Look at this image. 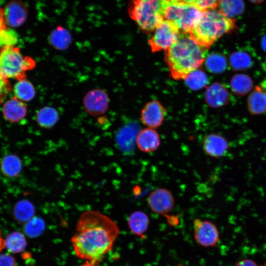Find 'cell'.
<instances>
[{
  "mask_svg": "<svg viewBox=\"0 0 266 266\" xmlns=\"http://www.w3.org/2000/svg\"><path fill=\"white\" fill-rule=\"evenodd\" d=\"M229 97L227 90L217 82L211 85L206 92L207 102L213 107H219L226 104L229 101Z\"/></svg>",
  "mask_w": 266,
  "mask_h": 266,
  "instance_id": "cell-16",
  "label": "cell"
},
{
  "mask_svg": "<svg viewBox=\"0 0 266 266\" xmlns=\"http://www.w3.org/2000/svg\"><path fill=\"white\" fill-rule=\"evenodd\" d=\"M18 41L17 33L10 28L0 31V49L8 46L15 45Z\"/></svg>",
  "mask_w": 266,
  "mask_h": 266,
  "instance_id": "cell-29",
  "label": "cell"
},
{
  "mask_svg": "<svg viewBox=\"0 0 266 266\" xmlns=\"http://www.w3.org/2000/svg\"><path fill=\"white\" fill-rule=\"evenodd\" d=\"M35 209L33 204L27 200H20L14 205L13 215L19 222L26 223L33 218Z\"/></svg>",
  "mask_w": 266,
  "mask_h": 266,
  "instance_id": "cell-23",
  "label": "cell"
},
{
  "mask_svg": "<svg viewBox=\"0 0 266 266\" xmlns=\"http://www.w3.org/2000/svg\"><path fill=\"white\" fill-rule=\"evenodd\" d=\"M5 247L10 252L17 253L26 247V240L24 235L19 232H13L5 239Z\"/></svg>",
  "mask_w": 266,
  "mask_h": 266,
  "instance_id": "cell-26",
  "label": "cell"
},
{
  "mask_svg": "<svg viewBox=\"0 0 266 266\" xmlns=\"http://www.w3.org/2000/svg\"><path fill=\"white\" fill-rule=\"evenodd\" d=\"M148 39V44L153 52L166 50L178 40L181 32L172 22L165 19L154 31Z\"/></svg>",
  "mask_w": 266,
  "mask_h": 266,
  "instance_id": "cell-7",
  "label": "cell"
},
{
  "mask_svg": "<svg viewBox=\"0 0 266 266\" xmlns=\"http://www.w3.org/2000/svg\"><path fill=\"white\" fill-rule=\"evenodd\" d=\"M44 223L40 218H33L26 222L25 226V231L27 234L33 236L40 232L44 228Z\"/></svg>",
  "mask_w": 266,
  "mask_h": 266,
  "instance_id": "cell-31",
  "label": "cell"
},
{
  "mask_svg": "<svg viewBox=\"0 0 266 266\" xmlns=\"http://www.w3.org/2000/svg\"><path fill=\"white\" fill-rule=\"evenodd\" d=\"M13 91L14 97L23 101L31 100L35 94L33 84L26 79L18 81L14 86Z\"/></svg>",
  "mask_w": 266,
  "mask_h": 266,
  "instance_id": "cell-25",
  "label": "cell"
},
{
  "mask_svg": "<svg viewBox=\"0 0 266 266\" xmlns=\"http://www.w3.org/2000/svg\"><path fill=\"white\" fill-rule=\"evenodd\" d=\"M207 49L189 33H181L176 42L165 51V59L171 77L185 79L203 64Z\"/></svg>",
  "mask_w": 266,
  "mask_h": 266,
  "instance_id": "cell-2",
  "label": "cell"
},
{
  "mask_svg": "<svg viewBox=\"0 0 266 266\" xmlns=\"http://www.w3.org/2000/svg\"><path fill=\"white\" fill-rule=\"evenodd\" d=\"M27 112V107L26 104L15 97L7 100L2 107L4 118L12 123H17L23 119Z\"/></svg>",
  "mask_w": 266,
  "mask_h": 266,
  "instance_id": "cell-15",
  "label": "cell"
},
{
  "mask_svg": "<svg viewBox=\"0 0 266 266\" xmlns=\"http://www.w3.org/2000/svg\"><path fill=\"white\" fill-rule=\"evenodd\" d=\"M6 26L4 9L0 7V31L6 29L7 28Z\"/></svg>",
  "mask_w": 266,
  "mask_h": 266,
  "instance_id": "cell-35",
  "label": "cell"
},
{
  "mask_svg": "<svg viewBox=\"0 0 266 266\" xmlns=\"http://www.w3.org/2000/svg\"><path fill=\"white\" fill-rule=\"evenodd\" d=\"M170 0H132L128 13L139 28L147 32L154 31L165 20Z\"/></svg>",
  "mask_w": 266,
  "mask_h": 266,
  "instance_id": "cell-4",
  "label": "cell"
},
{
  "mask_svg": "<svg viewBox=\"0 0 266 266\" xmlns=\"http://www.w3.org/2000/svg\"><path fill=\"white\" fill-rule=\"evenodd\" d=\"M202 14L203 11L193 5L177 0H170L165 19L174 23L181 33H189L199 22Z\"/></svg>",
  "mask_w": 266,
  "mask_h": 266,
  "instance_id": "cell-6",
  "label": "cell"
},
{
  "mask_svg": "<svg viewBox=\"0 0 266 266\" xmlns=\"http://www.w3.org/2000/svg\"><path fill=\"white\" fill-rule=\"evenodd\" d=\"M235 19L230 18L217 8L203 11L202 15L195 27L189 33L198 44L209 48L217 39L236 28Z\"/></svg>",
  "mask_w": 266,
  "mask_h": 266,
  "instance_id": "cell-3",
  "label": "cell"
},
{
  "mask_svg": "<svg viewBox=\"0 0 266 266\" xmlns=\"http://www.w3.org/2000/svg\"><path fill=\"white\" fill-rule=\"evenodd\" d=\"M207 66L209 69L214 73H221L225 71L227 66L226 58L220 54H213L207 60Z\"/></svg>",
  "mask_w": 266,
  "mask_h": 266,
  "instance_id": "cell-28",
  "label": "cell"
},
{
  "mask_svg": "<svg viewBox=\"0 0 266 266\" xmlns=\"http://www.w3.org/2000/svg\"><path fill=\"white\" fill-rule=\"evenodd\" d=\"M234 266H259L253 260L250 259H244L236 262Z\"/></svg>",
  "mask_w": 266,
  "mask_h": 266,
  "instance_id": "cell-34",
  "label": "cell"
},
{
  "mask_svg": "<svg viewBox=\"0 0 266 266\" xmlns=\"http://www.w3.org/2000/svg\"><path fill=\"white\" fill-rule=\"evenodd\" d=\"M35 120L37 125L42 128L50 129L54 127L59 120L57 111L50 106H45L37 112Z\"/></svg>",
  "mask_w": 266,
  "mask_h": 266,
  "instance_id": "cell-21",
  "label": "cell"
},
{
  "mask_svg": "<svg viewBox=\"0 0 266 266\" xmlns=\"http://www.w3.org/2000/svg\"><path fill=\"white\" fill-rule=\"evenodd\" d=\"M119 234L116 223L98 211L90 210L80 216L71 238L75 255L99 264L112 250Z\"/></svg>",
  "mask_w": 266,
  "mask_h": 266,
  "instance_id": "cell-1",
  "label": "cell"
},
{
  "mask_svg": "<svg viewBox=\"0 0 266 266\" xmlns=\"http://www.w3.org/2000/svg\"><path fill=\"white\" fill-rule=\"evenodd\" d=\"M202 148L208 156L214 158H220L227 154L229 149V144L222 135L212 133L204 137Z\"/></svg>",
  "mask_w": 266,
  "mask_h": 266,
  "instance_id": "cell-12",
  "label": "cell"
},
{
  "mask_svg": "<svg viewBox=\"0 0 266 266\" xmlns=\"http://www.w3.org/2000/svg\"><path fill=\"white\" fill-rule=\"evenodd\" d=\"M137 148L144 153L157 150L161 144L159 134L154 129L146 128L140 130L135 137Z\"/></svg>",
  "mask_w": 266,
  "mask_h": 266,
  "instance_id": "cell-14",
  "label": "cell"
},
{
  "mask_svg": "<svg viewBox=\"0 0 266 266\" xmlns=\"http://www.w3.org/2000/svg\"><path fill=\"white\" fill-rule=\"evenodd\" d=\"M35 65L32 58L24 56L19 48L15 45L0 49V74L8 79H26V72L33 69Z\"/></svg>",
  "mask_w": 266,
  "mask_h": 266,
  "instance_id": "cell-5",
  "label": "cell"
},
{
  "mask_svg": "<svg viewBox=\"0 0 266 266\" xmlns=\"http://www.w3.org/2000/svg\"><path fill=\"white\" fill-rule=\"evenodd\" d=\"M6 25L11 27H18L24 24L27 19L28 10L21 1L14 0L9 2L4 8Z\"/></svg>",
  "mask_w": 266,
  "mask_h": 266,
  "instance_id": "cell-13",
  "label": "cell"
},
{
  "mask_svg": "<svg viewBox=\"0 0 266 266\" xmlns=\"http://www.w3.org/2000/svg\"><path fill=\"white\" fill-rule=\"evenodd\" d=\"M232 91L237 95L243 96L249 93L253 87L251 78L244 74H236L230 82Z\"/></svg>",
  "mask_w": 266,
  "mask_h": 266,
  "instance_id": "cell-24",
  "label": "cell"
},
{
  "mask_svg": "<svg viewBox=\"0 0 266 266\" xmlns=\"http://www.w3.org/2000/svg\"><path fill=\"white\" fill-rule=\"evenodd\" d=\"M147 203L154 213L165 214L169 213L174 207V199L168 190L164 188H159L149 195Z\"/></svg>",
  "mask_w": 266,
  "mask_h": 266,
  "instance_id": "cell-9",
  "label": "cell"
},
{
  "mask_svg": "<svg viewBox=\"0 0 266 266\" xmlns=\"http://www.w3.org/2000/svg\"><path fill=\"white\" fill-rule=\"evenodd\" d=\"M49 43L55 49L60 50L67 48L71 42L69 32L62 26L54 29L49 36Z\"/></svg>",
  "mask_w": 266,
  "mask_h": 266,
  "instance_id": "cell-20",
  "label": "cell"
},
{
  "mask_svg": "<svg viewBox=\"0 0 266 266\" xmlns=\"http://www.w3.org/2000/svg\"><path fill=\"white\" fill-rule=\"evenodd\" d=\"M193 229L194 238L200 245L206 247H214L218 243V230L212 222L195 219L193 221Z\"/></svg>",
  "mask_w": 266,
  "mask_h": 266,
  "instance_id": "cell-8",
  "label": "cell"
},
{
  "mask_svg": "<svg viewBox=\"0 0 266 266\" xmlns=\"http://www.w3.org/2000/svg\"><path fill=\"white\" fill-rule=\"evenodd\" d=\"M217 8L226 17L234 19L243 13L245 5L243 0H219Z\"/></svg>",
  "mask_w": 266,
  "mask_h": 266,
  "instance_id": "cell-22",
  "label": "cell"
},
{
  "mask_svg": "<svg viewBox=\"0 0 266 266\" xmlns=\"http://www.w3.org/2000/svg\"><path fill=\"white\" fill-rule=\"evenodd\" d=\"M193 5L201 11L217 8L219 0H177Z\"/></svg>",
  "mask_w": 266,
  "mask_h": 266,
  "instance_id": "cell-30",
  "label": "cell"
},
{
  "mask_svg": "<svg viewBox=\"0 0 266 266\" xmlns=\"http://www.w3.org/2000/svg\"><path fill=\"white\" fill-rule=\"evenodd\" d=\"M128 223L129 229L134 234L141 236L148 229L149 218L145 212L135 211L129 217Z\"/></svg>",
  "mask_w": 266,
  "mask_h": 266,
  "instance_id": "cell-19",
  "label": "cell"
},
{
  "mask_svg": "<svg viewBox=\"0 0 266 266\" xmlns=\"http://www.w3.org/2000/svg\"><path fill=\"white\" fill-rule=\"evenodd\" d=\"M231 66L234 70L247 69L252 65V60L250 55L243 51H235L230 58Z\"/></svg>",
  "mask_w": 266,
  "mask_h": 266,
  "instance_id": "cell-27",
  "label": "cell"
},
{
  "mask_svg": "<svg viewBox=\"0 0 266 266\" xmlns=\"http://www.w3.org/2000/svg\"><path fill=\"white\" fill-rule=\"evenodd\" d=\"M248 108L252 115H259L266 112V91L256 86L247 100Z\"/></svg>",
  "mask_w": 266,
  "mask_h": 266,
  "instance_id": "cell-18",
  "label": "cell"
},
{
  "mask_svg": "<svg viewBox=\"0 0 266 266\" xmlns=\"http://www.w3.org/2000/svg\"><path fill=\"white\" fill-rule=\"evenodd\" d=\"M266 266V263H265V266Z\"/></svg>",
  "mask_w": 266,
  "mask_h": 266,
  "instance_id": "cell-40",
  "label": "cell"
},
{
  "mask_svg": "<svg viewBox=\"0 0 266 266\" xmlns=\"http://www.w3.org/2000/svg\"><path fill=\"white\" fill-rule=\"evenodd\" d=\"M16 262L14 256L10 254H0V266H16Z\"/></svg>",
  "mask_w": 266,
  "mask_h": 266,
  "instance_id": "cell-33",
  "label": "cell"
},
{
  "mask_svg": "<svg viewBox=\"0 0 266 266\" xmlns=\"http://www.w3.org/2000/svg\"><path fill=\"white\" fill-rule=\"evenodd\" d=\"M80 266H101L99 264L93 263L87 261H85V263L82 264Z\"/></svg>",
  "mask_w": 266,
  "mask_h": 266,
  "instance_id": "cell-38",
  "label": "cell"
},
{
  "mask_svg": "<svg viewBox=\"0 0 266 266\" xmlns=\"http://www.w3.org/2000/svg\"><path fill=\"white\" fill-rule=\"evenodd\" d=\"M261 45L263 49L266 52V34L262 39Z\"/></svg>",
  "mask_w": 266,
  "mask_h": 266,
  "instance_id": "cell-37",
  "label": "cell"
},
{
  "mask_svg": "<svg viewBox=\"0 0 266 266\" xmlns=\"http://www.w3.org/2000/svg\"><path fill=\"white\" fill-rule=\"evenodd\" d=\"M166 115V109L158 100L147 102L140 113L141 123L147 128L156 129L161 126Z\"/></svg>",
  "mask_w": 266,
  "mask_h": 266,
  "instance_id": "cell-10",
  "label": "cell"
},
{
  "mask_svg": "<svg viewBox=\"0 0 266 266\" xmlns=\"http://www.w3.org/2000/svg\"><path fill=\"white\" fill-rule=\"evenodd\" d=\"M250 2L255 4H260L263 2L264 0H249Z\"/></svg>",
  "mask_w": 266,
  "mask_h": 266,
  "instance_id": "cell-39",
  "label": "cell"
},
{
  "mask_svg": "<svg viewBox=\"0 0 266 266\" xmlns=\"http://www.w3.org/2000/svg\"><path fill=\"white\" fill-rule=\"evenodd\" d=\"M11 90L12 86L9 80L0 74V104L3 102Z\"/></svg>",
  "mask_w": 266,
  "mask_h": 266,
  "instance_id": "cell-32",
  "label": "cell"
},
{
  "mask_svg": "<svg viewBox=\"0 0 266 266\" xmlns=\"http://www.w3.org/2000/svg\"><path fill=\"white\" fill-rule=\"evenodd\" d=\"M22 169V163L16 155L9 154L2 157L0 161V170L2 174L13 178L17 177Z\"/></svg>",
  "mask_w": 266,
  "mask_h": 266,
  "instance_id": "cell-17",
  "label": "cell"
},
{
  "mask_svg": "<svg viewBox=\"0 0 266 266\" xmlns=\"http://www.w3.org/2000/svg\"><path fill=\"white\" fill-rule=\"evenodd\" d=\"M108 104V95L101 89H95L90 91L83 99L85 110L93 116L103 114L107 110Z\"/></svg>",
  "mask_w": 266,
  "mask_h": 266,
  "instance_id": "cell-11",
  "label": "cell"
},
{
  "mask_svg": "<svg viewBox=\"0 0 266 266\" xmlns=\"http://www.w3.org/2000/svg\"><path fill=\"white\" fill-rule=\"evenodd\" d=\"M5 247V239L3 238L0 230V253L1 250Z\"/></svg>",
  "mask_w": 266,
  "mask_h": 266,
  "instance_id": "cell-36",
  "label": "cell"
}]
</instances>
